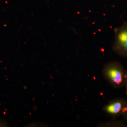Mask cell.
Returning a JSON list of instances; mask_svg holds the SVG:
<instances>
[{"label": "cell", "mask_w": 127, "mask_h": 127, "mask_svg": "<svg viewBox=\"0 0 127 127\" xmlns=\"http://www.w3.org/2000/svg\"><path fill=\"white\" fill-rule=\"evenodd\" d=\"M113 48L122 56L127 57V23L115 29Z\"/></svg>", "instance_id": "6da1fadb"}, {"label": "cell", "mask_w": 127, "mask_h": 127, "mask_svg": "<svg viewBox=\"0 0 127 127\" xmlns=\"http://www.w3.org/2000/svg\"><path fill=\"white\" fill-rule=\"evenodd\" d=\"M107 77L112 82L119 85L122 82L123 75L120 66L116 63L109 64L106 70Z\"/></svg>", "instance_id": "7a4b0ae2"}, {"label": "cell", "mask_w": 127, "mask_h": 127, "mask_svg": "<svg viewBox=\"0 0 127 127\" xmlns=\"http://www.w3.org/2000/svg\"><path fill=\"white\" fill-rule=\"evenodd\" d=\"M122 109V104L120 101H116L108 105L106 108V110L108 113L117 114Z\"/></svg>", "instance_id": "3957f363"}, {"label": "cell", "mask_w": 127, "mask_h": 127, "mask_svg": "<svg viewBox=\"0 0 127 127\" xmlns=\"http://www.w3.org/2000/svg\"><path fill=\"white\" fill-rule=\"evenodd\" d=\"M6 125H7V124L5 121L0 119V127H4Z\"/></svg>", "instance_id": "277c9868"}, {"label": "cell", "mask_w": 127, "mask_h": 127, "mask_svg": "<svg viewBox=\"0 0 127 127\" xmlns=\"http://www.w3.org/2000/svg\"><path fill=\"white\" fill-rule=\"evenodd\" d=\"M123 112H125L127 115V106L123 109Z\"/></svg>", "instance_id": "5b68a950"}, {"label": "cell", "mask_w": 127, "mask_h": 127, "mask_svg": "<svg viewBox=\"0 0 127 127\" xmlns=\"http://www.w3.org/2000/svg\"></svg>", "instance_id": "8992f818"}]
</instances>
